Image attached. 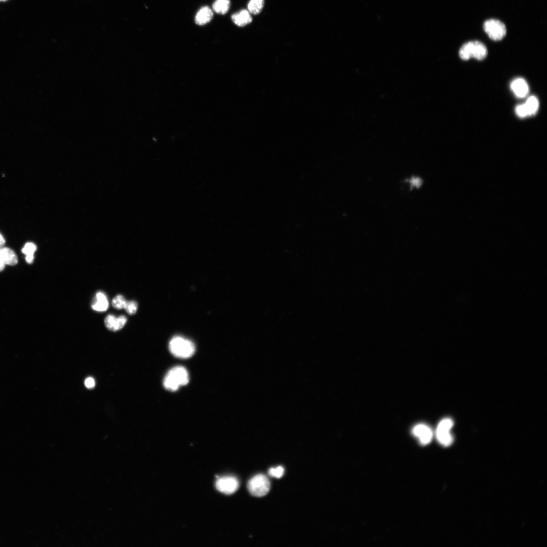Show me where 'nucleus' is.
Listing matches in <instances>:
<instances>
[{
  "label": "nucleus",
  "instance_id": "1",
  "mask_svg": "<svg viewBox=\"0 0 547 547\" xmlns=\"http://www.w3.org/2000/svg\"><path fill=\"white\" fill-rule=\"evenodd\" d=\"M189 382L187 369L182 366H176L169 371L164 379L163 385L166 389L173 392L181 386L186 385Z\"/></svg>",
  "mask_w": 547,
  "mask_h": 547
},
{
  "label": "nucleus",
  "instance_id": "2",
  "mask_svg": "<svg viewBox=\"0 0 547 547\" xmlns=\"http://www.w3.org/2000/svg\"><path fill=\"white\" fill-rule=\"evenodd\" d=\"M169 348L171 354L182 359L192 357L195 352L194 344L190 340L181 337H175L170 342Z\"/></svg>",
  "mask_w": 547,
  "mask_h": 547
},
{
  "label": "nucleus",
  "instance_id": "3",
  "mask_svg": "<svg viewBox=\"0 0 547 547\" xmlns=\"http://www.w3.org/2000/svg\"><path fill=\"white\" fill-rule=\"evenodd\" d=\"M247 488L249 493L252 496L262 497L269 492L271 483L266 475L258 474L250 479L248 482Z\"/></svg>",
  "mask_w": 547,
  "mask_h": 547
},
{
  "label": "nucleus",
  "instance_id": "4",
  "mask_svg": "<svg viewBox=\"0 0 547 547\" xmlns=\"http://www.w3.org/2000/svg\"><path fill=\"white\" fill-rule=\"evenodd\" d=\"M454 426L453 421L449 418L442 420L436 430V437L439 442L444 446H450L454 441L451 430Z\"/></svg>",
  "mask_w": 547,
  "mask_h": 547
},
{
  "label": "nucleus",
  "instance_id": "5",
  "mask_svg": "<svg viewBox=\"0 0 547 547\" xmlns=\"http://www.w3.org/2000/svg\"><path fill=\"white\" fill-rule=\"evenodd\" d=\"M483 29L485 33L494 41H500L507 33L505 25L495 19H491L484 23Z\"/></svg>",
  "mask_w": 547,
  "mask_h": 547
},
{
  "label": "nucleus",
  "instance_id": "6",
  "mask_svg": "<svg viewBox=\"0 0 547 547\" xmlns=\"http://www.w3.org/2000/svg\"><path fill=\"white\" fill-rule=\"evenodd\" d=\"M463 47L466 55L470 59L473 57L477 60L481 61L487 56V48L481 42L477 41L469 42L464 44Z\"/></svg>",
  "mask_w": 547,
  "mask_h": 547
},
{
  "label": "nucleus",
  "instance_id": "7",
  "mask_svg": "<svg viewBox=\"0 0 547 547\" xmlns=\"http://www.w3.org/2000/svg\"><path fill=\"white\" fill-rule=\"evenodd\" d=\"M216 486L219 492L226 495H231L238 490L239 482L235 477L224 476L218 479Z\"/></svg>",
  "mask_w": 547,
  "mask_h": 547
},
{
  "label": "nucleus",
  "instance_id": "8",
  "mask_svg": "<svg viewBox=\"0 0 547 547\" xmlns=\"http://www.w3.org/2000/svg\"><path fill=\"white\" fill-rule=\"evenodd\" d=\"M414 435L418 437L421 444L426 445L431 442L433 434L432 430L424 424H419L413 430Z\"/></svg>",
  "mask_w": 547,
  "mask_h": 547
},
{
  "label": "nucleus",
  "instance_id": "9",
  "mask_svg": "<svg viewBox=\"0 0 547 547\" xmlns=\"http://www.w3.org/2000/svg\"><path fill=\"white\" fill-rule=\"evenodd\" d=\"M17 263V257L12 249L3 247L0 248V272L4 270L6 265L14 266Z\"/></svg>",
  "mask_w": 547,
  "mask_h": 547
},
{
  "label": "nucleus",
  "instance_id": "10",
  "mask_svg": "<svg viewBox=\"0 0 547 547\" xmlns=\"http://www.w3.org/2000/svg\"><path fill=\"white\" fill-rule=\"evenodd\" d=\"M511 88L515 95L519 98H523L529 92V87L522 78H517L511 83Z\"/></svg>",
  "mask_w": 547,
  "mask_h": 547
},
{
  "label": "nucleus",
  "instance_id": "11",
  "mask_svg": "<svg viewBox=\"0 0 547 547\" xmlns=\"http://www.w3.org/2000/svg\"><path fill=\"white\" fill-rule=\"evenodd\" d=\"M213 17L212 10L208 6H205L200 9L195 17V22L200 26H203L209 23Z\"/></svg>",
  "mask_w": 547,
  "mask_h": 547
},
{
  "label": "nucleus",
  "instance_id": "12",
  "mask_svg": "<svg viewBox=\"0 0 547 547\" xmlns=\"http://www.w3.org/2000/svg\"><path fill=\"white\" fill-rule=\"evenodd\" d=\"M233 22L239 27H243L252 22V17L250 12L246 10H242L232 16Z\"/></svg>",
  "mask_w": 547,
  "mask_h": 547
},
{
  "label": "nucleus",
  "instance_id": "13",
  "mask_svg": "<svg viewBox=\"0 0 547 547\" xmlns=\"http://www.w3.org/2000/svg\"><path fill=\"white\" fill-rule=\"evenodd\" d=\"M108 307L109 302L105 294L102 292L97 293L92 305V308L96 311L104 312L106 311Z\"/></svg>",
  "mask_w": 547,
  "mask_h": 547
},
{
  "label": "nucleus",
  "instance_id": "14",
  "mask_svg": "<svg viewBox=\"0 0 547 547\" xmlns=\"http://www.w3.org/2000/svg\"><path fill=\"white\" fill-rule=\"evenodd\" d=\"M230 7V0H216L213 5V9L216 13L225 14Z\"/></svg>",
  "mask_w": 547,
  "mask_h": 547
},
{
  "label": "nucleus",
  "instance_id": "15",
  "mask_svg": "<svg viewBox=\"0 0 547 547\" xmlns=\"http://www.w3.org/2000/svg\"><path fill=\"white\" fill-rule=\"evenodd\" d=\"M524 104L528 111L529 116L535 115L538 112L539 103L536 96H532L529 97Z\"/></svg>",
  "mask_w": 547,
  "mask_h": 547
},
{
  "label": "nucleus",
  "instance_id": "16",
  "mask_svg": "<svg viewBox=\"0 0 547 547\" xmlns=\"http://www.w3.org/2000/svg\"><path fill=\"white\" fill-rule=\"evenodd\" d=\"M37 246L32 242L27 243L22 249V252L26 255V260L28 264H32L34 260V253Z\"/></svg>",
  "mask_w": 547,
  "mask_h": 547
},
{
  "label": "nucleus",
  "instance_id": "17",
  "mask_svg": "<svg viewBox=\"0 0 547 547\" xmlns=\"http://www.w3.org/2000/svg\"><path fill=\"white\" fill-rule=\"evenodd\" d=\"M264 5V0H250L248 9L250 13L257 15L262 10Z\"/></svg>",
  "mask_w": 547,
  "mask_h": 547
},
{
  "label": "nucleus",
  "instance_id": "18",
  "mask_svg": "<svg viewBox=\"0 0 547 547\" xmlns=\"http://www.w3.org/2000/svg\"><path fill=\"white\" fill-rule=\"evenodd\" d=\"M105 325L109 330L117 331V318L112 315H108L105 319Z\"/></svg>",
  "mask_w": 547,
  "mask_h": 547
},
{
  "label": "nucleus",
  "instance_id": "19",
  "mask_svg": "<svg viewBox=\"0 0 547 547\" xmlns=\"http://www.w3.org/2000/svg\"><path fill=\"white\" fill-rule=\"evenodd\" d=\"M284 473V469L281 466L274 468H271L269 470V475L272 477L280 478Z\"/></svg>",
  "mask_w": 547,
  "mask_h": 547
},
{
  "label": "nucleus",
  "instance_id": "20",
  "mask_svg": "<svg viewBox=\"0 0 547 547\" xmlns=\"http://www.w3.org/2000/svg\"><path fill=\"white\" fill-rule=\"evenodd\" d=\"M125 298L121 295L116 297L112 301V305L115 309L120 310L124 308L126 304Z\"/></svg>",
  "mask_w": 547,
  "mask_h": 547
},
{
  "label": "nucleus",
  "instance_id": "21",
  "mask_svg": "<svg viewBox=\"0 0 547 547\" xmlns=\"http://www.w3.org/2000/svg\"><path fill=\"white\" fill-rule=\"evenodd\" d=\"M129 315H132L136 313L138 310V304L135 302H127L124 308Z\"/></svg>",
  "mask_w": 547,
  "mask_h": 547
},
{
  "label": "nucleus",
  "instance_id": "22",
  "mask_svg": "<svg viewBox=\"0 0 547 547\" xmlns=\"http://www.w3.org/2000/svg\"><path fill=\"white\" fill-rule=\"evenodd\" d=\"M517 115L520 117V118H525L527 116H529L528 111L526 108L525 104H522L518 105L515 110Z\"/></svg>",
  "mask_w": 547,
  "mask_h": 547
},
{
  "label": "nucleus",
  "instance_id": "23",
  "mask_svg": "<svg viewBox=\"0 0 547 547\" xmlns=\"http://www.w3.org/2000/svg\"><path fill=\"white\" fill-rule=\"evenodd\" d=\"M126 322L127 318L124 316H120L117 318V330L118 331L121 329L124 326Z\"/></svg>",
  "mask_w": 547,
  "mask_h": 547
},
{
  "label": "nucleus",
  "instance_id": "24",
  "mask_svg": "<svg viewBox=\"0 0 547 547\" xmlns=\"http://www.w3.org/2000/svg\"><path fill=\"white\" fill-rule=\"evenodd\" d=\"M85 385L88 389H93L95 385L94 380L92 378H88L85 381Z\"/></svg>",
  "mask_w": 547,
  "mask_h": 547
},
{
  "label": "nucleus",
  "instance_id": "25",
  "mask_svg": "<svg viewBox=\"0 0 547 547\" xmlns=\"http://www.w3.org/2000/svg\"><path fill=\"white\" fill-rule=\"evenodd\" d=\"M410 184H411L414 187L419 188L422 186V181L420 178H413L411 181H410Z\"/></svg>",
  "mask_w": 547,
  "mask_h": 547
},
{
  "label": "nucleus",
  "instance_id": "26",
  "mask_svg": "<svg viewBox=\"0 0 547 547\" xmlns=\"http://www.w3.org/2000/svg\"><path fill=\"white\" fill-rule=\"evenodd\" d=\"M5 243V240L2 234L0 233V248H2L4 246Z\"/></svg>",
  "mask_w": 547,
  "mask_h": 547
},
{
  "label": "nucleus",
  "instance_id": "27",
  "mask_svg": "<svg viewBox=\"0 0 547 547\" xmlns=\"http://www.w3.org/2000/svg\"><path fill=\"white\" fill-rule=\"evenodd\" d=\"M7 1H8V0H0V2H6Z\"/></svg>",
  "mask_w": 547,
  "mask_h": 547
}]
</instances>
